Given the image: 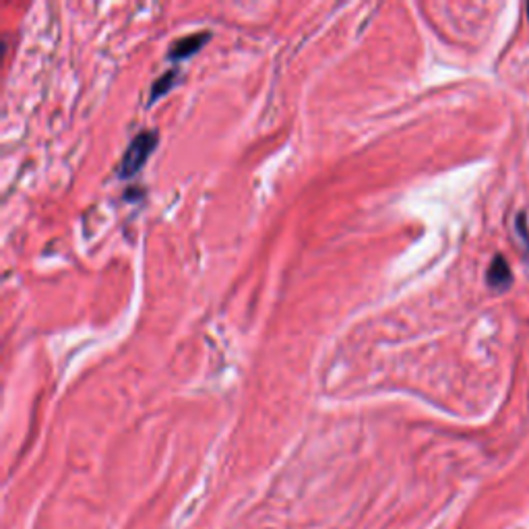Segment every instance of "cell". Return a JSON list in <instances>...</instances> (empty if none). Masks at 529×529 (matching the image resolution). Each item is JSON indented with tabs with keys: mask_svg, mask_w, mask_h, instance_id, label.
<instances>
[{
	"mask_svg": "<svg viewBox=\"0 0 529 529\" xmlns=\"http://www.w3.org/2000/svg\"><path fill=\"white\" fill-rule=\"evenodd\" d=\"M160 136L155 130H141L139 135L130 141L127 152H124L120 166H119V178L127 180L133 178L135 174L141 172V168L145 166V161L152 158L153 149L158 147Z\"/></svg>",
	"mask_w": 529,
	"mask_h": 529,
	"instance_id": "6da1fadb",
	"label": "cell"
},
{
	"mask_svg": "<svg viewBox=\"0 0 529 529\" xmlns=\"http://www.w3.org/2000/svg\"><path fill=\"white\" fill-rule=\"evenodd\" d=\"M209 42H211V34H209V31H199V34L180 37V40H176L169 45L168 58L169 61H186V58L197 54V52Z\"/></svg>",
	"mask_w": 529,
	"mask_h": 529,
	"instance_id": "7a4b0ae2",
	"label": "cell"
},
{
	"mask_svg": "<svg viewBox=\"0 0 529 529\" xmlns=\"http://www.w3.org/2000/svg\"><path fill=\"white\" fill-rule=\"evenodd\" d=\"M486 279H488V285L494 287V290H505V287L511 285L513 282V273H511V267L505 260V257H494L492 265L488 267V273H486Z\"/></svg>",
	"mask_w": 529,
	"mask_h": 529,
	"instance_id": "3957f363",
	"label": "cell"
},
{
	"mask_svg": "<svg viewBox=\"0 0 529 529\" xmlns=\"http://www.w3.org/2000/svg\"><path fill=\"white\" fill-rule=\"evenodd\" d=\"M178 77H180V70L178 69H172V70H168V73H163L160 77V79L153 83L152 94H149V103L158 102L161 95H166L168 91H172L176 81H178Z\"/></svg>",
	"mask_w": 529,
	"mask_h": 529,
	"instance_id": "277c9868",
	"label": "cell"
},
{
	"mask_svg": "<svg viewBox=\"0 0 529 529\" xmlns=\"http://www.w3.org/2000/svg\"><path fill=\"white\" fill-rule=\"evenodd\" d=\"M527 17H529V4H527Z\"/></svg>",
	"mask_w": 529,
	"mask_h": 529,
	"instance_id": "5b68a950",
	"label": "cell"
}]
</instances>
